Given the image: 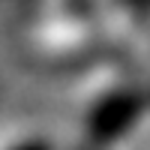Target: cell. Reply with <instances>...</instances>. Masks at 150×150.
Masks as SVG:
<instances>
[{
    "mask_svg": "<svg viewBox=\"0 0 150 150\" xmlns=\"http://www.w3.org/2000/svg\"><path fill=\"white\" fill-rule=\"evenodd\" d=\"M6 150H54V147L48 141H42V138H21L15 144H9Z\"/></svg>",
    "mask_w": 150,
    "mask_h": 150,
    "instance_id": "6da1fadb",
    "label": "cell"
}]
</instances>
